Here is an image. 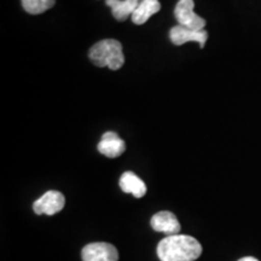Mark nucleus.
Returning <instances> with one entry per match:
<instances>
[{"label":"nucleus","instance_id":"nucleus-3","mask_svg":"<svg viewBox=\"0 0 261 261\" xmlns=\"http://www.w3.org/2000/svg\"><path fill=\"white\" fill-rule=\"evenodd\" d=\"M194 0H179L174 9V16L179 25L192 29V31H204L205 19L194 12Z\"/></svg>","mask_w":261,"mask_h":261},{"label":"nucleus","instance_id":"nucleus-9","mask_svg":"<svg viewBox=\"0 0 261 261\" xmlns=\"http://www.w3.org/2000/svg\"><path fill=\"white\" fill-rule=\"evenodd\" d=\"M120 188L126 194H132L136 198H140L146 194V185L133 172H125L120 178Z\"/></svg>","mask_w":261,"mask_h":261},{"label":"nucleus","instance_id":"nucleus-6","mask_svg":"<svg viewBox=\"0 0 261 261\" xmlns=\"http://www.w3.org/2000/svg\"><path fill=\"white\" fill-rule=\"evenodd\" d=\"M151 227L158 232L166 233L167 236H173V234H179L181 230L180 223L177 219L172 212L162 211L156 213L150 220Z\"/></svg>","mask_w":261,"mask_h":261},{"label":"nucleus","instance_id":"nucleus-10","mask_svg":"<svg viewBox=\"0 0 261 261\" xmlns=\"http://www.w3.org/2000/svg\"><path fill=\"white\" fill-rule=\"evenodd\" d=\"M140 2L142 0H106V4L112 9L113 16L117 21H126L129 16L132 17Z\"/></svg>","mask_w":261,"mask_h":261},{"label":"nucleus","instance_id":"nucleus-2","mask_svg":"<svg viewBox=\"0 0 261 261\" xmlns=\"http://www.w3.org/2000/svg\"><path fill=\"white\" fill-rule=\"evenodd\" d=\"M89 57L97 67H108L112 70H117L125 63L121 42L114 39H106L98 41L89 51Z\"/></svg>","mask_w":261,"mask_h":261},{"label":"nucleus","instance_id":"nucleus-7","mask_svg":"<svg viewBox=\"0 0 261 261\" xmlns=\"http://www.w3.org/2000/svg\"><path fill=\"white\" fill-rule=\"evenodd\" d=\"M169 39L174 45L180 46L188 41H196L200 44V47L203 48L205 41L208 39V33L205 31H192L182 25H175L169 32Z\"/></svg>","mask_w":261,"mask_h":261},{"label":"nucleus","instance_id":"nucleus-1","mask_svg":"<svg viewBox=\"0 0 261 261\" xmlns=\"http://www.w3.org/2000/svg\"><path fill=\"white\" fill-rule=\"evenodd\" d=\"M201 254V243L188 234L167 236L158 246V256L161 261H195Z\"/></svg>","mask_w":261,"mask_h":261},{"label":"nucleus","instance_id":"nucleus-5","mask_svg":"<svg viewBox=\"0 0 261 261\" xmlns=\"http://www.w3.org/2000/svg\"><path fill=\"white\" fill-rule=\"evenodd\" d=\"M64 204H65L64 195L60 191L50 190L34 202V204H33V210H34V212L38 215H41V214L54 215L63 210Z\"/></svg>","mask_w":261,"mask_h":261},{"label":"nucleus","instance_id":"nucleus-4","mask_svg":"<svg viewBox=\"0 0 261 261\" xmlns=\"http://www.w3.org/2000/svg\"><path fill=\"white\" fill-rule=\"evenodd\" d=\"M83 261H117L119 252L116 247L107 242H96L85 246L81 250Z\"/></svg>","mask_w":261,"mask_h":261},{"label":"nucleus","instance_id":"nucleus-12","mask_svg":"<svg viewBox=\"0 0 261 261\" xmlns=\"http://www.w3.org/2000/svg\"><path fill=\"white\" fill-rule=\"evenodd\" d=\"M22 6L28 14L40 15L54 8L56 0H21Z\"/></svg>","mask_w":261,"mask_h":261},{"label":"nucleus","instance_id":"nucleus-13","mask_svg":"<svg viewBox=\"0 0 261 261\" xmlns=\"http://www.w3.org/2000/svg\"><path fill=\"white\" fill-rule=\"evenodd\" d=\"M238 261H259V260L253 256H246V257H242V259H240Z\"/></svg>","mask_w":261,"mask_h":261},{"label":"nucleus","instance_id":"nucleus-11","mask_svg":"<svg viewBox=\"0 0 261 261\" xmlns=\"http://www.w3.org/2000/svg\"><path fill=\"white\" fill-rule=\"evenodd\" d=\"M161 10V4L159 0H142L138 8L132 15V22L135 24H144L152 15L158 14Z\"/></svg>","mask_w":261,"mask_h":261},{"label":"nucleus","instance_id":"nucleus-8","mask_svg":"<svg viewBox=\"0 0 261 261\" xmlns=\"http://www.w3.org/2000/svg\"><path fill=\"white\" fill-rule=\"evenodd\" d=\"M100 154L109 159H115L121 156L126 150L125 142L115 132H106L97 146Z\"/></svg>","mask_w":261,"mask_h":261}]
</instances>
